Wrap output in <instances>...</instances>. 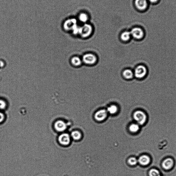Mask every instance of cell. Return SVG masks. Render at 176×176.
<instances>
[{
    "label": "cell",
    "instance_id": "1",
    "mask_svg": "<svg viewBox=\"0 0 176 176\" xmlns=\"http://www.w3.org/2000/svg\"><path fill=\"white\" fill-rule=\"evenodd\" d=\"M147 67L143 64L139 65L135 70L134 75L137 79H142L146 77L148 75Z\"/></svg>",
    "mask_w": 176,
    "mask_h": 176
},
{
    "label": "cell",
    "instance_id": "2",
    "mask_svg": "<svg viewBox=\"0 0 176 176\" xmlns=\"http://www.w3.org/2000/svg\"><path fill=\"white\" fill-rule=\"evenodd\" d=\"M133 118L139 125H142L145 123L147 116L142 111L138 110L135 112L133 114Z\"/></svg>",
    "mask_w": 176,
    "mask_h": 176
},
{
    "label": "cell",
    "instance_id": "3",
    "mask_svg": "<svg viewBox=\"0 0 176 176\" xmlns=\"http://www.w3.org/2000/svg\"><path fill=\"white\" fill-rule=\"evenodd\" d=\"M91 26L88 24H85L80 27L79 34L83 38H86L90 36L92 32Z\"/></svg>",
    "mask_w": 176,
    "mask_h": 176
},
{
    "label": "cell",
    "instance_id": "4",
    "mask_svg": "<svg viewBox=\"0 0 176 176\" xmlns=\"http://www.w3.org/2000/svg\"><path fill=\"white\" fill-rule=\"evenodd\" d=\"M131 36L137 40H141L144 38V32L143 30L139 27L133 28L130 31Z\"/></svg>",
    "mask_w": 176,
    "mask_h": 176
},
{
    "label": "cell",
    "instance_id": "5",
    "mask_svg": "<svg viewBox=\"0 0 176 176\" xmlns=\"http://www.w3.org/2000/svg\"><path fill=\"white\" fill-rule=\"evenodd\" d=\"M77 20L75 18L68 19L64 22V28L66 30H72L77 25Z\"/></svg>",
    "mask_w": 176,
    "mask_h": 176
},
{
    "label": "cell",
    "instance_id": "6",
    "mask_svg": "<svg viewBox=\"0 0 176 176\" xmlns=\"http://www.w3.org/2000/svg\"><path fill=\"white\" fill-rule=\"evenodd\" d=\"M149 4L148 0H135V1L136 8L141 11L146 10L148 8Z\"/></svg>",
    "mask_w": 176,
    "mask_h": 176
},
{
    "label": "cell",
    "instance_id": "7",
    "mask_svg": "<svg viewBox=\"0 0 176 176\" xmlns=\"http://www.w3.org/2000/svg\"><path fill=\"white\" fill-rule=\"evenodd\" d=\"M96 57L95 55L91 53H88L85 55L83 57V62L88 64H92L96 62Z\"/></svg>",
    "mask_w": 176,
    "mask_h": 176
},
{
    "label": "cell",
    "instance_id": "8",
    "mask_svg": "<svg viewBox=\"0 0 176 176\" xmlns=\"http://www.w3.org/2000/svg\"><path fill=\"white\" fill-rule=\"evenodd\" d=\"M107 112L105 110H100L97 111L95 115V119L99 121H101L104 120L106 118Z\"/></svg>",
    "mask_w": 176,
    "mask_h": 176
},
{
    "label": "cell",
    "instance_id": "9",
    "mask_svg": "<svg viewBox=\"0 0 176 176\" xmlns=\"http://www.w3.org/2000/svg\"><path fill=\"white\" fill-rule=\"evenodd\" d=\"M59 142L62 145H67L70 143V136L67 133H63L59 137Z\"/></svg>",
    "mask_w": 176,
    "mask_h": 176
},
{
    "label": "cell",
    "instance_id": "10",
    "mask_svg": "<svg viewBox=\"0 0 176 176\" xmlns=\"http://www.w3.org/2000/svg\"><path fill=\"white\" fill-rule=\"evenodd\" d=\"M54 126L55 129L59 132H62L65 130L67 128L66 124L61 120L55 122Z\"/></svg>",
    "mask_w": 176,
    "mask_h": 176
},
{
    "label": "cell",
    "instance_id": "11",
    "mask_svg": "<svg viewBox=\"0 0 176 176\" xmlns=\"http://www.w3.org/2000/svg\"><path fill=\"white\" fill-rule=\"evenodd\" d=\"M174 162L173 159L170 158L166 159L162 163V166L164 169L169 170L173 166Z\"/></svg>",
    "mask_w": 176,
    "mask_h": 176
},
{
    "label": "cell",
    "instance_id": "12",
    "mask_svg": "<svg viewBox=\"0 0 176 176\" xmlns=\"http://www.w3.org/2000/svg\"><path fill=\"white\" fill-rule=\"evenodd\" d=\"M138 162L142 166H147L150 162V159L147 155H143L139 158Z\"/></svg>",
    "mask_w": 176,
    "mask_h": 176
},
{
    "label": "cell",
    "instance_id": "13",
    "mask_svg": "<svg viewBox=\"0 0 176 176\" xmlns=\"http://www.w3.org/2000/svg\"><path fill=\"white\" fill-rule=\"evenodd\" d=\"M124 77L127 79H132L134 75V73L131 70L126 69L124 70L123 72Z\"/></svg>",
    "mask_w": 176,
    "mask_h": 176
},
{
    "label": "cell",
    "instance_id": "14",
    "mask_svg": "<svg viewBox=\"0 0 176 176\" xmlns=\"http://www.w3.org/2000/svg\"><path fill=\"white\" fill-rule=\"evenodd\" d=\"M131 36L130 32L128 31H125L122 33L121 35V39L124 41H127L130 38Z\"/></svg>",
    "mask_w": 176,
    "mask_h": 176
},
{
    "label": "cell",
    "instance_id": "15",
    "mask_svg": "<svg viewBox=\"0 0 176 176\" xmlns=\"http://www.w3.org/2000/svg\"><path fill=\"white\" fill-rule=\"evenodd\" d=\"M117 107L116 105H112L108 107L107 109V112L111 114H114L117 112Z\"/></svg>",
    "mask_w": 176,
    "mask_h": 176
},
{
    "label": "cell",
    "instance_id": "16",
    "mask_svg": "<svg viewBox=\"0 0 176 176\" xmlns=\"http://www.w3.org/2000/svg\"><path fill=\"white\" fill-rule=\"evenodd\" d=\"M129 129L130 131L131 132L136 133L139 129V127L137 124H133L130 126Z\"/></svg>",
    "mask_w": 176,
    "mask_h": 176
},
{
    "label": "cell",
    "instance_id": "17",
    "mask_svg": "<svg viewBox=\"0 0 176 176\" xmlns=\"http://www.w3.org/2000/svg\"><path fill=\"white\" fill-rule=\"evenodd\" d=\"M71 137L74 139L79 140L81 138V134L79 131H73L71 133Z\"/></svg>",
    "mask_w": 176,
    "mask_h": 176
},
{
    "label": "cell",
    "instance_id": "18",
    "mask_svg": "<svg viewBox=\"0 0 176 176\" xmlns=\"http://www.w3.org/2000/svg\"><path fill=\"white\" fill-rule=\"evenodd\" d=\"M71 62L72 64L75 66H79L81 63V60L79 57H75L72 59Z\"/></svg>",
    "mask_w": 176,
    "mask_h": 176
},
{
    "label": "cell",
    "instance_id": "19",
    "mask_svg": "<svg viewBox=\"0 0 176 176\" xmlns=\"http://www.w3.org/2000/svg\"><path fill=\"white\" fill-rule=\"evenodd\" d=\"M79 20L83 23H86L88 19V15L84 13H82L79 14Z\"/></svg>",
    "mask_w": 176,
    "mask_h": 176
},
{
    "label": "cell",
    "instance_id": "20",
    "mask_svg": "<svg viewBox=\"0 0 176 176\" xmlns=\"http://www.w3.org/2000/svg\"><path fill=\"white\" fill-rule=\"evenodd\" d=\"M150 176H161L159 171L157 169H152L149 172Z\"/></svg>",
    "mask_w": 176,
    "mask_h": 176
},
{
    "label": "cell",
    "instance_id": "21",
    "mask_svg": "<svg viewBox=\"0 0 176 176\" xmlns=\"http://www.w3.org/2000/svg\"><path fill=\"white\" fill-rule=\"evenodd\" d=\"M138 162V160L137 159L134 157H131L128 160V162L129 164L131 166H134L137 164Z\"/></svg>",
    "mask_w": 176,
    "mask_h": 176
},
{
    "label": "cell",
    "instance_id": "22",
    "mask_svg": "<svg viewBox=\"0 0 176 176\" xmlns=\"http://www.w3.org/2000/svg\"><path fill=\"white\" fill-rule=\"evenodd\" d=\"M80 27L77 25L72 30L74 34L77 35L79 34Z\"/></svg>",
    "mask_w": 176,
    "mask_h": 176
},
{
    "label": "cell",
    "instance_id": "23",
    "mask_svg": "<svg viewBox=\"0 0 176 176\" xmlns=\"http://www.w3.org/2000/svg\"><path fill=\"white\" fill-rule=\"evenodd\" d=\"M5 106L6 105L4 102L0 100V109H4Z\"/></svg>",
    "mask_w": 176,
    "mask_h": 176
},
{
    "label": "cell",
    "instance_id": "24",
    "mask_svg": "<svg viewBox=\"0 0 176 176\" xmlns=\"http://www.w3.org/2000/svg\"><path fill=\"white\" fill-rule=\"evenodd\" d=\"M5 116L2 113L0 112V123H2L4 120Z\"/></svg>",
    "mask_w": 176,
    "mask_h": 176
},
{
    "label": "cell",
    "instance_id": "25",
    "mask_svg": "<svg viewBox=\"0 0 176 176\" xmlns=\"http://www.w3.org/2000/svg\"><path fill=\"white\" fill-rule=\"evenodd\" d=\"M148 1L149 3H151L152 4H156L159 2L160 0H148Z\"/></svg>",
    "mask_w": 176,
    "mask_h": 176
}]
</instances>
